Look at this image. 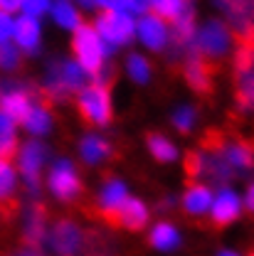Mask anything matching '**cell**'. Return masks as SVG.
<instances>
[{
  "instance_id": "6da1fadb",
  "label": "cell",
  "mask_w": 254,
  "mask_h": 256,
  "mask_svg": "<svg viewBox=\"0 0 254 256\" xmlns=\"http://www.w3.org/2000/svg\"><path fill=\"white\" fill-rule=\"evenodd\" d=\"M104 74L94 76V82L89 86H84L74 98L79 118L87 126H109L111 124V84H114V74H109V76H104Z\"/></svg>"
},
{
  "instance_id": "7a4b0ae2",
  "label": "cell",
  "mask_w": 254,
  "mask_h": 256,
  "mask_svg": "<svg viewBox=\"0 0 254 256\" xmlns=\"http://www.w3.org/2000/svg\"><path fill=\"white\" fill-rule=\"evenodd\" d=\"M72 54H74V62L84 69V74L94 79V76L106 72L104 64L109 60L111 50L96 34L92 22H82L77 30L72 32Z\"/></svg>"
},
{
  "instance_id": "3957f363",
  "label": "cell",
  "mask_w": 254,
  "mask_h": 256,
  "mask_svg": "<svg viewBox=\"0 0 254 256\" xmlns=\"http://www.w3.org/2000/svg\"><path fill=\"white\" fill-rule=\"evenodd\" d=\"M232 44H234V34L227 28V22L222 18H207L205 22H200L195 28L190 52L220 64L232 52Z\"/></svg>"
},
{
  "instance_id": "277c9868",
  "label": "cell",
  "mask_w": 254,
  "mask_h": 256,
  "mask_svg": "<svg viewBox=\"0 0 254 256\" xmlns=\"http://www.w3.org/2000/svg\"><path fill=\"white\" fill-rule=\"evenodd\" d=\"M232 84L239 111H254V42H239L234 52Z\"/></svg>"
},
{
  "instance_id": "5b68a950",
  "label": "cell",
  "mask_w": 254,
  "mask_h": 256,
  "mask_svg": "<svg viewBox=\"0 0 254 256\" xmlns=\"http://www.w3.org/2000/svg\"><path fill=\"white\" fill-rule=\"evenodd\" d=\"M92 25L111 52L119 50V47H126L136 40V18H131L126 12L99 10Z\"/></svg>"
},
{
  "instance_id": "8992f818",
  "label": "cell",
  "mask_w": 254,
  "mask_h": 256,
  "mask_svg": "<svg viewBox=\"0 0 254 256\" xmlns=\"http://www.w3.org/2000/svg\"><path fill=\"white\" fill-rule=\"evenodd\" d=\"M89 217H94L99 222H104L111 229H128V232H141L146 224H148V207L141 202V200H133L126 197L116 210H94V207H87Z\"/></svg>"
},
{
  "instance_id": "52a82bcc",
  "label": "cell",
  "mask_w": 254,
  "mask_h": 256,
  "mask_svg": "<svg viewBox=\"0 0 254 256\" xmlns=\"http://www.w3.org/2000/svg\"><path fill=\"white\" fill-rule=\"evenodd\" d=\"M234 40L254 42V0H212Z\"/></svg>"
},
{
  "instance_id": "ba28073f",
  "label": "cell",
  "mask_w": 254,
  "mask_h": 256,
  "mask_svg": "<svg viewBox=\"0 0 254 256\" xmlns=\"http://www.w3.org/2000/svg\"><path fill=\"white\" fill-rule=\"evenodd\" d=\"M217 72H220V64L210 62L195 52L185 54V62H183V76L188 82L195 94L200 96H212L215 92V79H217Z\"/></svg>"
},
{
  "instance_id": "9c48e42d",
  "label": "cell",
  "mask_w": 254,
  "mask_h": 256,
  "mask_svg": "<svg viewBox=\"0 0 254 256\" xmlns=\"http://www.w3.org/2000/svg\"><path fill=\"white\" fill-rule=\"evenodd\" d=\"M50 244L57 256H84V244H87V232L79 229L72 220H60L52 226Z\"/></svg>"
},
{
  "instance_id": "30bf717a",
  "label": "cell",
  "mask_w": 254,
  "mask_h": 256,
  "mask_svg": "<svg viewBox=\"0 0 254 256\" xmlns=\"http://www.w3.org/2000/svg\"><path fill=\"white\" fill-rule=\"evenodd\" d=\"M136 40H141V44L151 52H165L170 44V25L153 12H143L136 18Z\"/></svg>"
},
{
  "instance_id": "8fae6325",
  "label": "cell",
  "mask_w": 254,
  "mask_h": 256,
  "mask_svg": "<svg viewBox=\"0 0 254 256\" xmlns=\"http://www.w3.org/2000/svg\"><path fill=\"white\" fill-rule=\"evenodd\" d=\"M50 190L55 192L57 200L62 202H77L84 192V185H82V178L77 175L74 165L69 160H62L52 168L50 172Z\"/></svg>"
},
{
  "instance_id": "7c38bea8",
  "label": "cell",
  "mask_w": 254,
  "mask_h": 256,
  "mask_svg": "<svg viewBox=\"0 0 254 256\" xmlns=\"http://www.w3.org/2000/svg\"><path fill=\"white\" fill-rule=\"evenodd\" d=\"M224 158L234 170V175L254 172V146L232 130H227V138H224Z\"/></svg>"
},
{
  "instance_id": "4fadbf2b",
  "label": "cell",
  "mask_w": 254,
  "mask_h": 256,
  "mask_svg": "<svg viewBox=\"0 0 254 256\" xmlns=\"http://www.w3.org/2000/svg\"><path fill=\"white\" fill-rule=\"evenodd\" d=\"M47 220H50V210L45 202H32L30 207H25V217H23V244L40 249L45 232H47Z\"/></svg>"
},
{
  "instance_id": "5bb4252c",
  "label": "cell",
  "mask_w": 254,
  "mask_h": 256,
  "mask_svg": "<svg viewBox=\"0 0 254 256\" xmlns=\"http://www.w3.org/2000/svg\"><path fill=\"white\" fill-rule=\"evenodd\" d=\"M13 44L23 54H37L42 47V22L32 18H15V30H13Z\"/></svg>"
},
{
  "instance_id": "9a60e30c",
  "label": "cell",
  "mask_w": 254,
  "mask_h": 256,
  "mask_svg": "<svg viewBox=\"0 0 254 256\" xmlns=\"http://www.w3.org/2000/svg\"><path fill=\"white\" fill-rule=\"evenodd\" d=\"M47 158V150L40 143H28L20 153V168H23V178L28 182V192L37 194L40 192V168Z\"/></svg>"
},
{
  "instance_id": "2e32d148",
  "label": "cell",
  "mask_w": 254,
  "mask_h": 256,
  "mask_svg": "<svg viewBox=\"0 0 254 256\" xmlns=\"http://www.w3.org/2000/svg\"><path fill=\"white\" fill-rule=\"evenodd\" d=\"M20 210V200L15 197V172L8 162H0V222H13Z\"/></svg>"
},
{
  "instance_id": "e0dca14e",
  "label": "cell",
  "mask_w": 254,
  "mask_h": 256,
  "mask_svg": "<svg viewBox=\"0 0 254 256\" xmlns=\"http://www.w3.org/2000/svg\"><path fill=\"white\" fill-rule=\"evenodd\" d=\"M210 210H212V217H210L207 224L215 226V229H224V226H229L232 222H237V220H239V212H242L239 197L232 190H227V188L217 194V200L212 202Z\"/></svg>"
},
{
  "instance_id": "ac0fdd59",
  "label": "cell",
  "mask_w": 254,
  "mask_h": 256,
  "mask_svg": "<svg viewBox=\"0 0 254 256\" xmlns=\"http://www.w3.org/2000/svg\"><path fill=\"white\" fill-rule=\"evenodd\" d=\"M47 18L55 22V28H60L64 32H74L84 22V12L74 5V0H57V2H52Z\"/></svg>"
},
{
  "instance_id": "d6986e66",
  "label": "cell",
  "mask_w": 254,
  "mask_h": 256,
  "mask_svg": "<svg viewBox=\"0 0 254 256\" xmlns=\"http://www.w3.org/2000/svg\"><path fill=\"white\" fill-rule=\"evenodd\" d=\"M210 207H212V192H210V188L200 185V182H188V190L183 194V210L200 220Z\"/></svg>"
},
{
  "instance_id": "ffe728a7",
  "label": "cell",
  "mask_w": 254,
  "mask_h": 256,
  "mask_svg": "<svg viewBox=\"0 0 254 256\" xmlns=\"http://www.w3.org/2000/svg\"><path fill=\"white\" fill-rule=\"evenodd\" d=\"M156 18L165 20L168 25H173L178 18L195 12V0H151V10Z\"/></svg>"
},
{
  "instance_id": "44dd1931",
  "label": "cell",
  "mask_w": 254,
  "mask_h": 256,
  "mask_svg": "<svg viewBox=\"0 0 254 256\" xmlns=\"http://www.w3.org/2000/svg\"><path fill=\"white\" fill-rule=\"evenodd\" d=\"M126 197V185L121 180H114L111 175H106V182H104V190L99 194V207L96 210H116Z\"/></svg>"
},
{
  "instance_id": "7402d4cb",
  "label": "cell",
  "mask_w": 254,
  "mask_h": 256,
  "mask_svg": "<svg viewBox=\"0 0 254 256\" xmlns=\"http://www.w3.org/2000/svg\"><path fill=\"white\" fill-rule=\"evenodd\" d=\"M109 156H111V146H109V140H106V138L89 133V136L82 140V158L87 160L89 165L101 162V160L109 158Z\"/></svg>"
},
{
  "instance_id": "603a6c76",
  "label": "cell",
  "mask_w": 254,
  "mask_h": 256,
  "mask_svg": "<svg viewBox=\"0 0 254 256\" xmlns=\"http://www.w3.org/2000/svg\"><path fill=\"white\" fill-rule=\"evenodd\" d=\"M18 156V136L13 130V124L0 114V162H10Z\"/></svg>"
},
{
  "instance_id": "cb8c5ba5",
  "label": "cell",
  "mask_w": 254,
  "mask_h": 256,
  "mask_svg": "<svg viewBox=\"0 0 254 256\" xmlns=\"http://www.w3.org/2000/svg\"><path fill=\"white\" fill-rule=\"evenodd\" d=\"M148 242L156 246V249H163V252H168V249H175L178 246V242H180V236H178V232H175V226L168 222H158L153 226V232H151V236H148Z\"/></svg>"
},
{
  "instance_id": "d4e9b609",
  "label": "cell",
  "mask_w": 254,
  "mask_h": 256,
  "mask_svg": "<svg viewBox=\"0 0 254 256\" xmlns=\"http://www.w3.org/2000/svg\"><path fill=\"white\" fill-rule=\"evenodd\" d=\"M146 146L153 153V158L160 160V162H170V160H175V156H178L175 146L165 136H160V133H148L146 136Z\"/></svg>"
},
{
  "instance_id": "484cf974",
  "label": "cell",
  "mask_w": 254,
  "mask_h": 256,
  "mask_svg": "<svg viewBox=\"0 0 254 256\" xmlns=\"http://www.w3.org/2000/svg\"><path fill=\"white\" fill-rule=\"evenodd\" d=\"M126 74L136 82V84H146L151 79V62L138 54V52H131L126 57Z\"/></svg>"
},
{
  "instance_id": "4316f807",
  "label": "cell",
  "mask_w": 254,
  "mask_h": 256,
  "mask_svg": "<svg viewBox=\"0 0 254 256\" xmlns=\"http://www.w3.org/2000/svg\"><path fill=\"white\" fill-rule=\"evenodd\" d=\"M50 8H52V0H23L20 15L32 18V20H42L50 15Z\"/></svg>"
},
{
  "instance_id": "83f0119b",
  "label": "cell",
  "mask_w": 254,
  "mask_h": 256,
  "mask_svg": "<svg viewBox=\"0 0 254 256\" xmlns=\"http://www.w3.org/2000/svg\"><path fill=\"white\" fill-rule=\"evenodd\" d=\"M25 126L32 133H47L50 130V111H45L40 106H32L30 116L25 118Z\"/></svg>"
},
{
  "instance_id": "f1b7e54d",
  "label": "cell",
  "mask_w": 254,
  "mask_h": 256,
  "mask_svg": "<svg viewBox=\"0 0 254 256\" xmlns=\"http://www.w3.org/2000/svg\"><path fill=\"white\" fill-rule=\"evenodd\" d=\"M20 64H23V52H20L13 42L0 44V66H3V69L13 72V69H18Z\"/></svg>"
},
{
  "instance_id": "f546056e",
  "label": "cell",
  "mask_w": 254,
  "mask_h": 256,
  "mask_svg": "<svg viewBox=\"0 0 254 256\" xmlns=\"http://www.w3.org/2000/svg\"><path fill=\"white\" fill-rule=\"evenodd\" d=\"M195 118H197V111L192 108V106H183V108H178L175 111V116H173V124L178 130H183V133H188L195 124Z\"/></svg>"
},
{
  "instance_id": "4dcf8cb0",
  "label": "cell",
  "mask_w": 254,
  "mask_h": 256,
  "mask_svg": "<svg viewBox=\"0 0 254 256\" xmlns=\"http://www.w3.org/2000/svg\"><path fill=\"white\" fill-rule=\"evenodd\" d=\"M13 30H15V18L8 12H0V44L13 42Z\"/></svg>"
},
{
  "instance_id": "1f68e13d",
  "label": "cell",
  "mask_w": 254,
  "mask_h": 256,
  "mask_svg": "<svg viewBox=\"0 0 254 256\" xmlns=\"http://www.w3.org/2000/svg\"><path fill=\"white\" fill-rule=\"evenodd\" d=\"M96 8L99 10H114V12H126V15H131V0H96Z\"/></svg>"
},
{
  "instance_id": "d6a6232c",
  "label": "cell",
  "mask_w": 254,
  "mask_h": 256,
  "mask_svg": "<svg viewBox=\"0 0 254 256\" xmlns=\"http://www.w3.org/2000/svg\"><path fill=\"white\" fill-rule=\"evenodd\" d=\"M0 256H45L40 249H32V246H18V249H8V252H0Z\"/></svg>"
},
{
  "instance_id": "836d02e7",
  "label": "cell",
  "mask_w": 254,
  "mask_h": 256,
  "mask_svg": "<svg viewBox=\"0 0 254 256\" xmlns=\"http://www.w3.org/2000/svg\"><path fill=\"white\" fill-rule=\"evenodd\" d=\"M148 10H151V0H131V15L133 18H141Z\"/></svg>"
},
{
  "instance_id": "e575fe53",
  "label": "cell",
  "mask_w": 254,
  "mask_h": 256,
  "mask_svg": "<svg viewBox=\"0 0 254 256\" xmlns=\"http://www.w3.org/2000/svg\"><path fill=\"white\" fill-rule=\"evenodd\" d=\"M20 5H23V0H0V12L15 15V12H20Z\"/></svg>"
},
{
  "instance_id": "d590c367",
  "label": "cell",
  "mask_w": 254,
  "mask_h": 256,
  "mask_svg": "<svg viewBox=\"0 0 254 256\" xmlns=\"http://www.w3.org/2000/svg\"><path fill=\"white\" fill-rule=\"evenodd\" d=\"M74 5H77L82 12H94V10H99V8H96V0H74Z\"/></svg>"
},
{
  "instance_id": "8d00e7d4",
  "label": "cell",
  "mask_w": 254,
  "mask_h": 256,
  "mask_svg": "<svg viewBox=\"0 0 254 256\" xmlns=\"http://www.w3.org/2000/svg\"><path fill=\"white\" fill-rule=\"evenodd\" d=\"M244 207L249 210V214L254 217V185H249V190H247V200H244Z\"/></svg>"
},
{
  "instance_id": "74e56055",
  "label": "cell",
  "mask_w": 254,
  "mask_h": 256,
  "mask_svg": "<svg viewBox=\"0 0 254 256\" xmlns=\"http://www.w3.org/2000/svg\"><path fill=\"white\" fill-rule=\"evenodd\" d=\"M220 256H237V254H232V252H222Z\"/></svg>"
},
{
  "instance_id": "f35d334b",
  "label": "cell",
  "mask_w": 254,
  "mask_h": 256,
  "mask_svg": "<svg viewBox=\"0 0 254 256\" xmlns=\"http://www.w3.org/2000/svg\"><path fill=\"white\" fill-rule=\"evenodd\" d=\"M0 94H3V86H0Z\"/></svg>"
},
{
  "instance_id": "ab89813d",
  "label": "cell",
  "mask_w": 254,
  "mask_h": 256,
  "mask_svg": "<svg viewBox=\"0 0 254 256\" xmlns=\"http://www.w3.org/2000/svg\"><path fill=\"white\" fill-rule=\"evenodd\" d=\"M249 256H254V252H252V254H249Z\"/></svg>"
},
{
  "instance_id": "60d3db41",
  "label": "cell",
  "mask_w": 254,
  "mask_h": 256,
  "mask_svg": "<svg viewBox=\"0 0 254 256\" xmlns=\"http://www.w3.org/2000/svg\"><path fill=\"white\" fill-rule=\"evenodd\" d=\"M52 2H57V0H52Z\"/></svg>"
},
{
  "instance_id": "b9f144b4",
  "label": "cell",
  "mask_w": 254,
  "mask_h": 256,
  "mask_svg": "<svg viewBox=\"0 0 254 256\" xmlns=\"http://www.w3.org/2000/svg\"><path fill=\"white\" fill-rule=\"evenodd\" d=\"M252 146H254V143H252Z\"/></svg>"
}]
</instances>
